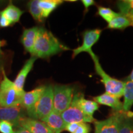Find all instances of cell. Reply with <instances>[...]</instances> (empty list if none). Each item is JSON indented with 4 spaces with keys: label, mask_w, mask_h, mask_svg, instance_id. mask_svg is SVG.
I'll return each instance as SVG.
<instances>
[{
    "label": "cell",
    "mask_w": 133,
    "mask_h": 133,
    "mask_svg": "<svg viewBox=\"0 0 133 133\" xmlns=\"http://www.w3.org/2000/svg\"><path fill=\"white\" fill-rule=\"evenodd\" d=\"M74 96V88L70 85L53 86V111L61 114L69 107Z\"/></svg>",
    "instance_id": "obj_5"
},
{
    "label": "cell",
    "mask_w": 133,
    "mask_h": 133,
    "mask_svg": "<svg viewBox=\"0 0 133 133\" xmlns=\"http://www.w3.org/2000/svg\"><path fill=\"white\" fill-rule=\"evenodd\" d=\"M78 105L81 109L86 115L93 117V115L99 109V104L94 101L86 99L84 95L80 92L78 101Z\"/></svg>",
    "instance_id": "obj_17"
},
{
    "label": "cell",
    "mask_w": 133,
    "mask_h": 133,
    "mask_svg": "<svg viewBox=\"0 0 133 133\" xmlns=\"http://www.w3.org/2000/svg\"><path fill=\"white\" fill-rule=\"evenodd\" d=\"M20 126L31 133H54L42 121L25 116L21 119Z\"/></svg>",
    "instance_id": "obj_10"
},
{
    "label": "cell",
    "mask_w": 133,
    "mask_h": 133,
    "mask_svg": "<svg viewBox=\"0 0 133 133\" xmlns=\"http://www.w3.org/2000/svg\"><path fill=\"white\" fill-rule=\"evenodd\" d=\"M65 130L70 133H89L91 128L86 123H71L66 124Z\"/></svg>",
    "instance_id": "obj_22"
},
{
    "label": "cell",
    "mask_w": 133,
    "mask_h": 133,
    "mask_svg": "<svg viewBox=\"0 0 133 133\" xmlns=\"http://www.w3.org/2000/svg\"><path fill=\"white\" fill-rule=\"evenodd\" d=\"M36 59H37V58L36 57L31 56V57L26 61L23 67L20 70L16 79L14 81V85L17 89L21 91L24 90L23 88H24L26 77H27L30 71L32 69L33 65H34V63Z\"/></svg>",
    "instance_id": "obj_14"
},
{
    "label": "cell",
    "mask_w": 133,
    "mask_h": 133,
    "mask_svg": "<svg viewBox=\"0 0 133 133\" xmlns=\"http://www.w3.org/2000/svg\"><path fill=\"white\" fill-rule=\"evenodd\" d=\"M1 71L3 79L0 83V107H9L21 105L25 91L17 89L14 82L6 76L3 68Z\"/></svg>",
    "instance_id": "obj_2"
},
{
    "label": "cell",
    "mask_w": 133,
    "mask_h": 133,
    "mask_svg": "<svg viewBox=\"0 0 133 133\" xmlns=\"http://www.w3.org/2000/svg\"><path fill=\"white\" fill-rule=\"evenodd\" d=\"M1 12L4 16L11 22V24H16L19 21L22 15L24 13V11L20 9L19 8L14 6L12 3H9V4L6 6L4 10Z\"/></svg>",
    "instance_id": "obj_18"
},
{
    "label": "cell",
    "mask_w": 133,
    "mask_h": 133,
    "mask_svg": "<svg viewBox=\"0 0 133 133\" xmlns=\"http://www.w3.org/2000/svg\"><path fill=\"white\" fill-rule=\"evenodd\" d=\"M89 54L90 55L93 62H94L96 73L98 75L101 76V82L104 84L105 86V92L112 94V95L118 98L123 96L125 82L114 78L109 75L103 70L102 66L99 62V57L92 51H91Z\"/></svg>",
    "instance_id": "obj_3"
},
{
    "label": "cell",
    "mask_w": 133,
    "mask_h": 133,
    "mask_svg": "<svg viewBox=\"0 0 133 133\" xmlns=\"http://www.w3.org/2000/svg\"><path fill=\"white\" fill-rule=\"evenodd\" d=\"M46 86H39L29 92H25L21 105L27 110L33 107L45 90Z\"/></svg>",
    "instance_id": "obj_13"
},
{
    "label": "cell",
    "mask_w": 133,
    "mask_h": 133,
    "mask_svg": "<svg viewBox=\"0 0 133 133\" xmlns=\"http://www.w3.org/2000/svg\"><path fill=\"white\" fill-rule=\"evenodd\" d=\"M119 13L124 14L130 9H133V0H124L117 3Z\"/></svg>",
    "instance_id": "obj_25"
},
{
    "label": "cell",
    "mask_w": 133,
    "mask_h": 133,
    "mask_svg": "<svg viewBox=\"0 0 133 133\" xmlns=\"http://www.w3.org/2000/svg\"><path fill=\"white\" fill-rule=\"evenodd\" d=\"M126 81H132V82H133V69L132 71H131V74L126 78Z\"/></svg>",
    "instance_id": "obj_31"
},
{
    "label": "cell",
    "mask_w": 133,
    "mask_h": 133,
    "mask_svg": "<svg viewBox=\"0 0 133 133\" xmlns=\"http://www.w3.org/2000/svg\"><path fill=\"white\" fill-rule=\"evenodd\" d=\"M0 58H1V54H0Z\"/></svg>",
    "instance_id": "obj_35"
},
{
    "label": "cell",
    "mask_w": 133,
    "mask_h": 133,
    "mask_svg": "<svg viewBox=\"0 0 133 133\" xmlns=\"http://www.w3.org/2000/svg\"><path fill=\"white\" fill-rule=\"evenodd\" d=\"M4 3V1H0V6H1V5H3V4Z\"/></svg>",
    "instance_id": "obj_33"
},
{
    "label": "cell",
    "mask_w": 133,
    "mask_h": 133,
    "mask_svg": "<svg viewBox=\"0 0 133 133\" xmlns=\"http://www.w3.org/2000/svg\"><path fill=\"white\" fill-rule=\"evenodd\" d=\"M64 2L62 0H38V6L41 11L43 19L47 18L54 10Z\"/></svg>",
    "instance_id": "obj_16"
},
{
    "label": "cell",
    "mask_w": 133,
    "mask_h": 133,
    "mask_svg": "<svg viewBox=\"0 0 133 133\" xmlns=\"http://www.w3.org/2000/svg\"><path fill=\"white\" fill-rule=\"evenodd\" d=\"M24 117V108L21 105L9 107H0V120L9 121L16 128L19 127L20 121Z\"/></svg>",
    "instance_id": "obj_9"
},
{
    "label": "cell",
    "mask_w": 133,
    "mask_h": 133,
    "mask_svg": "<svg viewBox=\"0 0 133 133\" xmlns=\"http://www.w3.org/2000/svg\"><path fill=\"white\" fill-rule=\"evenodd\" d=\"M15 133H31L30 131L26 130V129L24 128L19 126V127L17 128L16 130L15 131Z\"/></svg>",
    "instance_id": "obj_30"
},
{
    "label": "cell",
    "mask_w": 133,
    "mask_h": 133,
    "mask_svg": "<svg viewBox=\"0 0 133 133\" xmlns=\"http://www.w3.org/2000/svg\"><path fill=\"white\" fill-rule=\"evenodd\" d=\"M94 101H95L98 104L104 105L108 106L116 112L123 111V103L121 102L119 98L113 96L112 94L105 92L101 95L96 96L93 97Z\"/></svg>",
    "instance_id": "obj_12"
},
{
    "label": "cell",
    "mask_w": 133,
    "mask_h": 133,
    "mask_svg": "<svg viewBox=\"0 0 133 133\" xmlns=\"http://www.w3.org/2000/svg\"><path fill=\"white\" fill-rule=\"evenodd\" d=\"M102 30L96 29L88 30L83 33L82 44L76 49L73 50L72 57H75L81 52H88L89 54L92 51V46L97 42L101 36Z\"/></svg>",
    "instance_id": "obj_8"
},
{
    "label": "cell",
    "mask_w": 133,
    "mask_h": 133,
    "mask_svg": "<svg viewBox=\"0 0 133 133\" xmlns=\"http://www.w3.org/2000/svg\"><path fill=\"white\" fill-rule=\"evenodd\" d=\"M2 69H3V67H2V65H1V62H0V71H1V70H2Z\"/></svg>",
    "instance_id": "obj_34"
},
{
    "label": "cell",
    "mask_w": 133,
    "mask_h": 133,
    "mask_svg": "<svg viewBox=\"0 0 133 133\" xmlns=\"http://www.w3.org/2000/svg\"><path fill=\"white\" fill-rule=\"evenodd\" d=\"M124 111L116 112L104 120H96L94 123V133H118L119 124L123 116Z\"/></svg>",
    "instance_id": "obj_7"
},
{
    "label": "cell",
    "mask_w": 133,
    "mask_h": 133,
    "mask_svg": "<svg viewBox=\"0 0 133 133\" xmlns=\"http://www.w3.org/2000/svg\"><path fill=\"white\" fill-rule=\"evenodd\" d=\"M129 26H131V24L128 18L119 13L118 16L115 17L108 24L107 28L110 29L124 30Z\"/></svg>",
    "instance_id": "obj_20"
},
{
    "label": "cell",
    "mask_w": 133,
    "mask_h": 133,
    "mask_svg": "<svg viewBox=\"0 0 133 133\" xmlns=\"http://www.w3.org/2000/svg\"><path fill=\"white\" fill-rule=\"evenodd\" d=\"M80 92H76L74 94V98L70 105L64 112L61 114L62 119L66 124L71 123H94L96 119L86 115L83 113L82 110L79 107L78 98Z\"/></svg>",
    "instance_id": "obj_6"
},
{
    "label": "cell",
    "mask_w": 133,
    "mask_h": 133,
    "mask_svg": "<svg viewBox=\"0 0 133 133\" xmlns=\"http://www.w3.org/2000/svg\"><path fill=\"white\" fill-rule=\"evenodd\" d=\"M124 16H125L126 17H128L129 19V21L131 22V26H133V9H130L129 11H128L127 12L124 13Z\"/></svg>",
    "instance_id": "obj_29"
},
{
    "label": "cell",
    "mask_w": 133,
    "mask_h": 133,
    "mask_svg": "<svg viewBox=\"0 0 133 133\" xmlns=\"http://www.w3.org/2000/svg\"><path fill=\"white\" fill-rule=\"evenodd\" d=\"M41 121L44 122L54 133H61L65 131L66 125L61 115L53 110Z\"/></svg>",
    "instance_id": "obj_11"
},
{
    "label": "cell",
    "mask_w": 133,
    "mask_h": 133,
    "mask_svg": "<svg viewBox=\"0 0 133 133\" xmlns=\"http://www.w3.org/2000/svg\"><path fill=\"white\" fill-rule=\"evenodd\" d=\"M81 2H82L83 5H84V8H85L86 11L88 10V8H89L90 6L96 4L95 1H93V0H82Z\"/></svg>",
    "instance_id": "obj_28"
},
{
    "label": "cell",
    "mask_w": 133,
    "mask_h": 133,
    "mask_svg": "<svg viewBox=\"0 0 133 133\" xmlns=\"http://www.w3.org/2000/svg\"><path fill=\"white\" fill-rule=\"evenodd\" d=\"M97 14L109 24L113 19L118 16L119 13L115 12L110 8L99 6L97 8Z\"/></svg>",
    "instance_id": "obj_24"
},
{
    "label": "cell",
    "mask_w": 133,
    "mask_h": 133,
    "mask_svg": "<svg viewBox=\"0 0 133 133\" xmlns=\"http://www.w3.org/2000/svg\"><path fill=\"white\" fill-rule=\"evenodd\" d=\"M68 50L70 48L60 42L51 31L39 27L31 55L36 58L46 59Z\"/></svg>",
    "instance_id": "obj_1"
},
{
    "label": "cell",
    "mask_w": 133,
    "mask_h": 133,
    "mask_svg": "<svg viewBox=\"0 0 133 133\" xmlns=\"http://www.w3.org/2000/svg\"><path fill=\"white\" fill-rule=\"evenodd\" d=\"M11 25V22L8 20L1 11H0V27H8Z\"/></svg>",
    "instance_id": "obj_27"
},
{
    "label": "cell",
    "mask_w": 133,
    "mask_h": 133,
    "mask_svg": "<svg viewBox=\"0 0 133 133\" xmlns=\"http://www.w3.org/2000/svg\"><path fill=\"white\" fill-rule=\"evenodd\" d=\"M123 96V111L129 112L133 105V82L132 81H125Z\"/></svg>",
    "instance_id": "obj_19"
},
{
    "label": "cell",
    "mask_w": 133,
    "mask_h": 133,
    "mask_svg": "<svg viewBox=\"0 0 133 133\" xmlns=\"http://www.w3.org/2000/svg\"><path fill=\"white\" fill-rule=\"evenodd\" d=\"M0 132L1 133H15L13 125L9 121L0 120Z\"/></svg>",
    "instance_id": "obj_26"
},
{
    "label": "cell",
    "mask_w": 133,
    "mask_h": 133,
    "mask_svg": "<svg viewBox=\"0 0 133 133\" xmlns=\"http://www.w3.org/2000/svg\"><path fill=\"white\" fill-rule=\"evenodd\" d=\"M118 133H133V113L124 112L119 124Z\"/></svg>",
    "instance_id": "obj_21"
},
{
    "label": "cell",
    "mask_w": 133,
    "mask_h": 133,
    "mask_svg": "<svg viewBox=\"0 0 133 133\" xmlns=\"http://www.w3.org/2000/svg\"><path fill=\"white\" fill-rule=\"evenodd\" d=\"M53 110V86L48 85L38 101L30 109L26 110L31 118L41 120Z\"/></svg>",
    "instance_id": "obj_4"
},
{
    "label": "cell",
    "mask_w": 133,
    "mask_h": 133,
    "mask_svg": "<svg viewBox=\"0 0 133 133\" xmlns=\"http://www.w3.org/2000/svg\"><path fill=\"white\" fill-rule=\"evenodd\" d=\"M39 28L38 26H33L30 29H25L21 36V43L26 51L31 54L33 52Z\"/></svg>",
    "instance_id": "obj_15"
},
{
    "label": "cell",
    "mask_w": 133,
    "mask_h": 133,
    "mask_svg": "<svg viewBox=\"0 0 133 133\" xmlns=\"http://www.w3.org/2000/svg\"><path fill=\"white\" fill-rule=\"evenodd\" d=\"M3 45V42L0 40V54H2V51H1V47H2Z\"/></svg>",
    "instance_id": "obj_32"
},
{
    "label": "cell",
    "mask_w": 133,
    "mask_h": 133,
    "mask_svg": "<svg viewBox=\"0 0 133 133\" xmlns=\"http://www.w3.org/2000/svg\"><path fill=\"white\" fill-rule=\"evenodd\" d=\"M29 12L35 21L42 22L43 19L41 16V11L38 6V0H32L28 3Z\"/></svg>",
    "instance_id": "obj_23"
}]
</instances>
